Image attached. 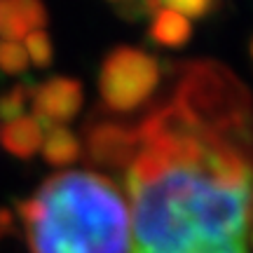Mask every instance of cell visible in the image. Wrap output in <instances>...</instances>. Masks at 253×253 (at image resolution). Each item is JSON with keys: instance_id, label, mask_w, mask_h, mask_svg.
Wrapping results in <instances>:
<instances>
[{"instance_id": "6da1fadb", "label": "cell", "mask_w": 253, "mask_h": 253, "mask_svg": "<svg viewBox=\"0 0 253 253\" xmlns=\"http://www.w3.org/2000/svg\"><path fill=\"white\" fill-rule=\"evenodd\" d=\"M213 63L190 66L171 106L136 129L125 185L134 253H213L249 242L253 115Z\"/></svg>"}, {"instance_id": "7a4b0ae2", "label": "cell", "mask_w": 253, "mask_h": 253, "mask_svg": "<svg viewBox=\"0 0 253 253\" xmlns=\"http://www.w3.org/2000/svg\"><path fill=\"white\" fill-rule=\"evenodd\" d=\"M31 253H126L129 204L96 171H61L19 207Z\"/></svg>"}, {"instance_id": "3957f363", "label": "cell", "mask_w": 253, "mask_h": 253, "mask_svg": "<svg viewBox=\"0 0 253 253\" xmlns=\"http://www.w3.org/2000/svg\"><path fill=\"white\" fill-rule=\"evenodd\" d=\"M160 63L150 54L134 47H120L101 66V99L113 113H134L160 87Z\"/></svg>"}, {"instance_id": "277c9868", "label": "cell", "mask_w": 253, "mask_h": 253, "mask_svg": "<svg viewBox=\"0 0 253 253\" xmlns=\"http://www.w3.org/2000/svg\"><path fill=\"white\" fill-rule=\"evenodd\" d=\"M31 101H33V118L47 131L49 126H63L80 113L82 87L80 82L71 78H52L45 84L36 87Z\"/></svg>"}, {"instance_id": "5b68a950", "label": "cell", "mask_w": 253, "mask_h": 253, "mask_svg": "<svg viewBox=\"0 0 253 253\" xmlns=\"http://www.w3.org/2000/svg\"><path fill=\"white\" fill-rule=\"evenodd\" d=\"M136 150V131L120 125H99L87 134V155L103 167H126Z\"/></svg>"}, {"instance_id": "8992f818", "label": "cell", "mask_w": 253, "mask_h": 253, "mask_svg": "<svg viewBox=\"0 0 253 253\" xmlns=\"http://www.w3.org/2000/svg\"><path fill=\"white\" fill-rule=\"evenodd\" d=\"M47 9L40 0H0V38L21 42L33 31H42Z\"/></svg>"}, {"instance_id": "52a82bcc", "label": "cell", "mask_w": 253, "mask_h": 253, "mask_svg": "<svg viewBox=\"0 0 253 253\" xmlns=\"http://www.w3.org/2000/svg\"><path fill=\"white\" fill-rule=\"evenodd\" d=\"M42 138L45 129L33 115H24L14 122H7L0 131V143L5 145L7 153L17 157H33L42 148Z\"/></svg>"}, {"instance_id": "ba28073f", "label": "cell", "mask_w": 253, "mask_h": 253, "mask_svg": "<svg viewBox=\"0 0 253 253\" xmlns=\"http://www.w3.org/2000/svg\"><path fill=\"white\" fill-rule=\"evenodd\" d=\"M42 157L52 167H71L82 153L80 138L73 134L68 126H49L45 131V138H42Z\"/></svg>"}, {"instance_id": "9c48e42d", "label": "cell", "mask_w": 253, "mask_h": 253, "mask_svg": "<svg viewBox=\"0 0 253 253\" xmlns=\"http://www.w3.org/2000/svg\"><path fill=\"white\" fill-rule=\"evenodd\" d=\"M190 19L183 14L173 12V9L162 7L160 12H155V19L150 24V38L155 42H160L162 47H181L188 42L190 38Z\"/></svg>"}, {"instance_id": "30bf717a", "label": "cell", "mask_w": 253, "mask_h": 253, "mask_svg": "<svg viewBox=\"0 0 253 253\" xmlns=\"http://www.w3.org/2000/svg\"><path fill=\"white\" fill-rule=\"evenodd\" d=\"M33 87L28 84H19L12 91L2 94L0 96V120L7 125V122H14V120L24 118L26 115V106L28 99H33Z\"/></svg>"}, {"instance_id": "8fae6325", "label": "cell", "mask_w": 253, "mask_h": 253, "mask_svg": "<svg viewBox=\"0 0 253 253\" xmlns=\"http://www.w3.org/2000/svg\"><path fill=\"white\" fill-rule=\"evenodd\" d=\"M24 49H26L28 54V61L33 63V66H40V68H45L52 63V54H54V49H52V40L47 36L45 31H33L31 36L24 38Z\"/></svg>"}, {"instance_id": "7c38bea8", "label": "cell", "mask_w": 253, "mask_h": 253, "mask_svg": "<svg viewBox=\"0 0 253 253\" xmlns=\"http://www.w3.org/2000/svg\"><path fill=\"white\" fill-rule=\"evenodd\" d=\"M28 54L21 42H0V68L9 75H21L28 68Z\"/></svg>"}, {"instance_id": "4fadbf2b", "label": "cell", "mask_w": 253, "mask_h": 253, "mask_svg": "<svg viewBox=\"0 0 253 253\" xmlns=\"http://www.w3.org/2000/svg\"><path fill=\"white\" fill-rule=\"evenodd\" d=\"M157 2H160V7L164 5L167 9H173V12L183 14L185 19L204 17L216 5V0H157Z\"/></svg>"}, {"instance_id": "5bb4252c", "label": "cell", "mask_w": 253, "mask_h": 253, "mask_svg": "<svg viewBox=\"0 0 253 253\" xmlns=\"http://www.w3.org/2000/svg\"><path fill=\"white\" fill-rule=\"evenodd\" d=\"M213 253H249V249H246V244H239V246H230V249H220V251Z\"/></svg>"}, {"instance_id": "9a60e30c", "label": "cell", "mask_w": 253, "mask_h": 253, "mask_svg": "<svg viewBox=\"0 0 253 253\" xmlns=\"http://www.w3.org/2000/svg\"><path fill=\"white\" fill-rule=\"evenodd\" d=\"M249 239H251V244H253V230H251V232H249Z\"/></svg>"}, {"instance_id": "2e32d148", "label": "cell", "mask_w": 253, "mask_h": 253, "mask_svg": "<svg viewBox=\"0 0 253 253\" xmlns=\"http://www.w3.org/2000/svg\"><path fill=\"white\" fill-rule=\"evenodd\" d=\"M110 2H122V0H110Z\"/></svg>"}, {"instance_id": "e0dca14e", "label": "cell", "mask_w": 253, "mask_h": 253, "mask_svg": "<svg viewBox=\"0 0 253 253\" xmlns=\"http://www.w3.org/2000/svg\"><path fill=\"white\" fill-rule=\"evenodd\" d=\"M251 54H253V42H251Z\"/></svg>"}]
</instances>
